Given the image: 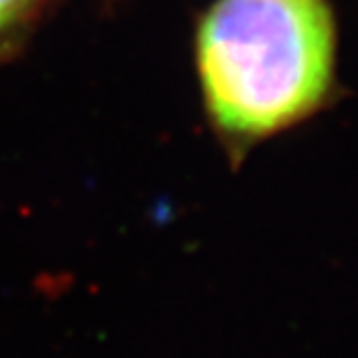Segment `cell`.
<instances>
[{
  "mask_svg": "<svg viewBox=\"0 0 358 358\" xmlns=\"http://www.w3.org/2000/svg\"><path fill=\"white\" fill-rule=\"evenodd\" d=\"M193 59L207 124L233 166L326 110L338 80L328 0H214Z\"/></svg>",
  "mask_w": 358,
  "mask_h": 358,
  "instance_id": "1",
  "label": "cell"
},
{
  "mask_svg": "<svg viewBox=\"0 0 358 358\" xmlns=\"http://www.w3.org/2000/svg\"><path fill=\"white\" fill-rule=\"evenodd\" d=\"M61 0H0V66L26 52Z\"/></svg>",
  "mask_w": 358,
  "mask_h": 358,
  "instance_id": "2",
  "label": "cell"
}]
</instances>
